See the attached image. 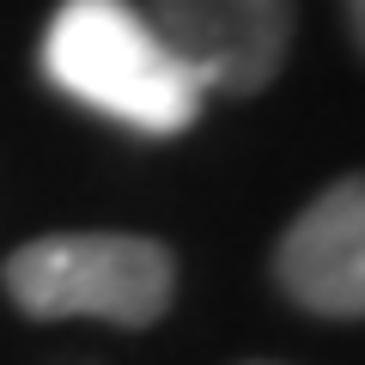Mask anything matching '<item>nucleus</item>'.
<instances>
[{
    "label": "nucleus",
    "instance_id": "39448f33",
    "mask_svg": "<svg viewBox=\"0 0 365 365\" xmlns=\"http://www.w3.org/2000/svg\"><path fill=\"white\" fill-rule=\"evenodd\" d=\"M347 6V31H353V43L365 49V0H341Z\"/></svg>",
    "mask_w": 365,
    "mask_h": 365
},
{
    "label": "nucleus",
    "instance_id": "20e7f679",
    "mask_svg": "<svg viewBox=\"0 0 365 365\" xmlns=\"http://www.w3.org/2000/svg\"><path fill=\"white\" fill-rule=\"evenodd\" d=\"M274 280L299 311L341 323L365 317V170L329 182L287 225L274 250Z\"/></svg>",
    "mask_w": 365,
    "mask_h": 365
},
{
    "label": "nucleus",
    "instance_id": "7ed1b4c3",
    "mask_svg": "<svg viewBox=\"0 0 365 365\" xmlns=\"http://www.w3.org/2000/svg\"><path fill=\"white\" fill-rule=\"evenodd\" d=\"M153 31L201 91L256 98L292 49V0H153Z\"/></svg>",
    "mask_w": 365,
    "mask_h": 365
},
{
    "label": "nucleus",
    "instance_id": "f03ea898",
    "mask_svg": "<svg viewBox=\"0 0 365 365\" xmlns=\"http://www.w3.org/2000/svg\"><path fill=\"white\" fill-rule=\"evenodd\" d=\"M0 280L6 299L43 323L98 317V323L146 329L170 311L177 262L158 237L140 232H49L13 250Z\"/></svg>",
    "mask_w": 365,
    "mask_h": 365
},
{
    "label": "nucleus",
    "instance_id": "f257e3e1",
    "mask_svg": "<svg viewBox=\"0 0 365 365\" xmlns=\"http://www.w3.org/2000/svg\"><path fill=\"white\" fill-rule=\"evenodd\" d=\"M37 61L61 98L153 140L195 128L201 98H207L189 79V67L165 49L153 19L128 0H61L43 31Z\"/></svg>",
    "mask_w": 365,
    "mask_h": 365
}]
</instances>
